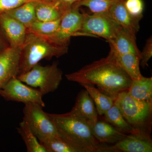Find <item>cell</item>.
<instances>
[{
    "label": "cell",
    "mask_w": 152,
    "mask_h": 152,
    "mask_svg": "<svg viewBox=\"0 0 152 152\" xmlns=\"http://www.w3.org/2000/svg\"><path fill=\"white\" fill-rule=\"evenodd\" d=\"M70 81L80 85H96L99 89L115 101L120 93L128 91L132 80L120 66L110 50L106 58L93 62L76 72L67 74Z\"/></svg>",
    "instance_id": "obj_1"
},
{
    "label": "cell",
    "mask_w": 152,
    "mask_h": 152,
    "mask_svg": "<svg viewBox=\"0 0 152 152\" xmlns=\"http://www.w3.org/2000/svg\"><path fill=\"white\" fill-rule=\"evenodd\" d=\"M48 114L62 138L83 152H101L102 146L93 136L89 125L86 120L69 112Z\"/></svg>",
    "instance_id": "obj_2"
},
{
    "label": "cell",
    "mask_w": 152,
    "mask_h": 152,
    "mask_svg": "<svg viewBox=\"0 0 152 152\" xmlns=\"http://www.w3.org/2000/svg\"><path fill=\"white\" fill-rule=\"evenodd\" d=\"M68 50V46L57 45L46 37L28 32L22 46L18 75L30 70L41 60L58 58Z\"/></svg>",
    "instance_id": "obj_3"
},
{
    "label": "cell",
    "mask_w": 152,
    "mask_h": 152,
    "mask_svg": "<svg viewBox=\"0 0 152 152\" xmlns=\"http://www.w3.org/2000/svg\"><path fill=\"white\" fill-rule=\"evenodd\" d=\"M115 102L129 124L147 132L151 120L152 102L137 100L127 91L119 94Z\"/></svg>",
    "instance_id": "obj_4"
},
{
    "label": "cell",
    "mask_w": 152,
    "mask_h": 152,
    "mask_svg": "<svg viewBox=\"0 0 152 152\" xmlns=\"http://www.w3.org/2000/svg\"><path fill=\"white\" fill-rule=\"evenodd\" d=\"M63 74L57 63L45 66L38 64L30 70L17 76V78L28 86L39 88L44 96L58 89L62 80Z\"/></svg>",
    "instance_id": "obj_5"
},
{
    "label": "cell",
    "mask_w": 152,
    "mask_h": 152,
    "mask_svg": "<svg viewBox=\"0 0 152 152\" xmlns=\"http://www.w3.org/2000/svg\"><path fill=\"white\" fill-rule=\"evenodd\" d=\"M81 28L75 36L91 34L98 36L110 42L116 36L121 27L107 12L88 15L83 13Z\"/></svg>",
    "instance_id": "obj_6"
},
{
    "label": "cell",
    "mask_w": 152,
    "mask_h": 152,
    "mask_svg": "<svg viewBox=\"0 0 152 152\" xmlns=\"http://www.w3.org/2000/svg\"><path fill=\"white\" fill-rule=\"evenodd\" d=\"M43 107L38 104H25L23 119L29 126L38 140L60 137L55 124L48 113L44 112Z\"/></svg>",
    "instance_id": "obj_7"
},
{
    "label": "cell",
    "mask_w": 152,
    "mask_h": 152,
    "mask_svg": "<svg viewBox=\"0 0 152 152\" xmlns=\"http://www.w3.org/2000/svg\"><path fill=\"white\" fill-rule=\"evenodd\" d=\"M0 95L6 100L37 104L43 107L45 106L40 91L21 81L17 76L13 77L0 88Z\"/></svg>",
    "instance_id": "obj_8"
},
{
    "label": "cell",
    "mask_w": 152,
    "mask_h": 152,
    "mask_svg": "<svg viewBox=\"0 0 152 152\" xmlns=\"http://www.w3.org/2000/svg\"><path fill=\"white\" fill-rule=\"evenodd\" d=\"M83 18V13L72 6L62 17L56 32L48 38L57 45L68 46L71 38L80 29Z\"/></svg>",
    "instance_id": "obj_9"
},
{
    "label": "cell",
    "mask_w": 152,
    "mask_h": 152,
    "mask_svg": "<svg viewBox=\"0 0 152 152\" xmlns=\"http://www.w3.org/2000/svg\"><path fill=\"white\" fill-rule=\"evenodd\" d=\"M103 152H152V142L147 132L140 131L127 135L111 147H104Z\"/></svg>",
    "instance_id": "obj_10"
},
{
    "label": "cell",
    "mask_w": 152,
    "mask_h": 152,
    "mask_svg": "<svg viewBox=\"0 0 152 152\" xmlns=\"http://www.w3.org/2000/svg\"><path fill=\"white\" fill-rule=\"evenodd\" d=\"M22 46H9L0 53V88L18 75Z\"/></svg>",
    "instance_id": "obj_11"
},
{
    "label": "cell",
    "mask_w": 152,
    "mask_h": 152,
    "mask_svg": "<svg viewBox=\"0 0 152 152\" xmlns=\"http://www.w3.org/2000/svg\"><path fill=\"white\" fill-rule=\"evenodd\" d=\"M0 27L10 46L21 47L27 34V28L18 21L6 13L0 14Z\"/></svg>",
    "instance_id": "obj_12"
},
{
    "label": "cell",
    "mask_w": 152,
    "mask_h": 152,
    "mask_svg": "<svg viewBox=\"0 0 152 152\" xmlns=\"http://www.w3.org/2000/svg\"><path fill=\"white\" fill-rule=\"evenodd\" d=\"M125 1V0H115L108 13L121 27L136 35L140 29V20L133 17L128 12Z\"/></svg>",
    "instance_id": "obj_13"
},
{
    "label": "cell",
    "mask_w": 152,
    "mask_h": 152,
    "mask_svg": "<svg viewBox=\"0 0 152 152\" xmlns=\"http://www.w3.org/2000/svg\"><path fill=\"white\" fill-rule=\"evenodd\" d=\"M69 113L84 119L89 125L93 124L98 121L96 106L86 89L79 93L75 106Z\"/></svg>",
    "instance_id": "obj_14"
},
{
    "label": "cell",
    "mask_w": 152,
    "mask_h": 152,
    "mask_svg": "<svg viewBox=\"0 0 152 152\" xmlns=\"http://www.w3.org/2000/svg\"><path fill=\"white\" fill-rule=\"evenodd\" d=\"M135 35L121 28L115 38L109 42L110 49L119 54L135 55L141 60V52L137 45Z\"/></svg>",
    "instance_id": "obj_15"
},
{
    "label": "cell",
    "mask_w": 152,
    "mask_h": 152,
    "mask_svg": "<svg viewBox=\"0 0 152 152\" xmlns=\"http://www.w3.org/2000/svg\"><path fill=\"white\" fill-rule=\"evenodd\" d=\"M89 126L93 136L99 143L115 144L127 135L120 132L106 121H98Z\"/></svg>",
    "instance_id": "obj_16"
},
{
    "label": "cell",
    "mask_w": 152,
    "mask_h": 152,
    "mask_svg": "<svg viewBox=\"0 0 152 152\" xmlns=\"http://www.w3.org/2000/svg\"><path fill=\"white\" fill-rule=\"evenodd\" d=\"M65 12L55 1L52 2L35 1L36 15L38 20L41 21L56 20L61 18Z\"/></svg>",
    "instance_id": "obj_17"
},
{
    "label": "cell",
    "mask_w": 152,
    "mask_h": 152,
    "mask_svg": "<svg viewBox=\"0 0 152 152\" xmlns=\"http://www.w3.org/2000/svg\"><path fill=\"white\" fill-rule=\"evenodd\" d=\"M111 50L115 53L120 66L132 80L143 77L140 68V58L133 54H119Z\"/></svg>",
    "instance_id": "obj_18"
},
{
    "label": "cell",
    "mask_w": 152,
    "mask_h": 152,
    "mask_svg": "<svg viewBox=\"0 0 152 152\" xmlns=\"http://www.w3.org/2000/svg\"><path fill=\"white\" fill-rule=\"evenodd\" d=\"M104 115L105 121L125 134H134L141 131L134 128L127 122L115 102L111 107Z\"/></svg>",
    "instance_id": "obj_19"
},
{
    "label": "cell",
    "mask_w": 152,
    "mask_h": 152,
    "mask_svg": "<svg viewBox=\"0 0 152 152\" xmlns=\"http://www.w3.org/2000/svg\"><path fill=\"white\" fill-rule=\"evenodd\" d=\"M132 97L140 101L152 102V77L144 76L140 80H132L127 91Z\"/></svg>",
    "instance_id": "obj_20"
},
{
    "label": "cell",
    "mask_w": 152,
    "mask_h": 152,
    "mask_svg": "<svg viewBox=\"0 0 152 152\" xmlns=\"http://www.w3.org/2000/svg\"><path fill=\"white\" fill-rule=\"evenodd\" d=\"M35 1L28 2L6 13L24 25L28 29L34 22L37 20Z\"/></svg>",
    "instance_id": "obj_21"
},
{
    "label": "cell",
    "mask_w": 152,
    "mask_h": 152,
    "mask_svg": "<svg viewBox=\"0 0 152 152\" xmlns=\"http://www.w3.org/2000/svg\"><path fill=\"white\" fill-rule=\"evenodd\" d=\"M94 101L98 114L104 115L113 106L115 100L96 88L93 85H81Z\"/></svg>",
    "instance_id": "obj_22"
},
{
    "label": "cell",
    "mask_w": 152,
    "mask_h": 152,
    "mask_svg": "<svg viewBox=\"0 0 152 152\" xmlns=\"http://www.w3.org/2000/svg\"><path fill=\"white\" fill-rule=\"evenodd\" d=\"M39 141L47 152H83L60 137L45 138L39 139Z\"/></svg>",
    "instance_id": "obj_23"
},
{
    "label": "cell",
    "mask_w": 152,
    "mask_h": 152,
    "mask_svg": "<svg viewBox=\"0 0 152 152\" xmlns=\"http://www.w3.org/2000/svg\"><path fill=\"white\" fill-rule=\"evenodd\" d=\"M18 130L24 142L27 152H47L24 120L20 123Z\"/></svg>",
    "instance_id": "obj_24"
},
{
    "label": "cell",
    "mask_w": 152,
    "mask_h": 152,
    "mask_svg": "<svg viewBox=\"0 0 152 152\" xmlns=\"http://www.w3.org/2000/svg\"><path fill=\"white\" fill-rule=\"evenodd\" d=\"M61 18L53 21H41L37 20L27 29L28 32L48 37L54 34L58 30Z\"/></svg>",
    "instance_id": "obj_25"
},
{
    "label": "cell",
    "mask_w": 152,
    "mask_h": 152,
    "mask_svg": "<svg viewBox=\"0 0 152 152\" xmlns=\"http://www.w3.org/2000/svg\"><path fill=\"white\" fill-rule=\"evenodd\" d=\"M115 0H80L73 5L79 8L83 6L88 8L93 13L107 12Z\"/></svg>",
    "instance_id": "obj_26"
},
{
    "label": "cell",
    "mask_w": 152,
    "mask_h": 152,
    "mask_svg": "<svg viewBox=\"0 0 152 152\" xmlns=\"http://www.w3.org/2000/svg\"><path fill=\"white\" fill-rule=\"evenodd\" d=\"M125 7L133 17L141 20L143 16L144 5L142 0H126Z\"/></svg>",
    "instance_id": "obj_27"
},
{
    "label": "cell",
    "mask_w": 152,
    "mask_h": 152,
    "mask_svg": "<svg viewBox=\"0 0 152 152\" xmlns=\"http://www.w3.org/2000/svg\"><path fill=\"white\" fill-rule=\"evenodd\" d=\"M37 0H0V14L6 13L25 3Z\"/></svg>",
    "instance_id": "obj_28"
},
{
    "label": "cell",
    "mask_w": 152,
    "mask_h": 152,
    "mask_svg": "<svg viewBox=\"0 0 152 152\" xmlns=\"http://www.w3.org/2000/svg\"><path fill=\"white\" fill-rule=\"evenodd\" d=\"M141 66L143 68L147 66L149 60L152 56V37L148 39L143 50L141 52Z\"/></svg>",
    "instance_id": "obj_29"
},
{
    "label": "cell",
    "mask_w": 152,
    "mask_h": 152,
    "mask_svg": "<svg viewBox=\"0 0 152 152\" xmlns=\"http://www.w3.org/2000/svg\"><path fill=\"white\" fill-rule=\"evenodd\" d=\"M80 1V0H56L54 1L63 10L66 11L70 8L75 3Z\"/></svg>",
    "instance_id": "obj_30"
},
{
    "label": "cell",
    "mask_w": 152,
    "mask_h": 152,
    "mask_svg": "<svg viewBox=\"0 0 152 152\" xmlns=\"http://www.w3.org/2000/svg\"><path fill=\"white\" fill-rule=\"evenodd\" d=\"M9 46H10V45H7L3 37L0 34V53Z\"/></svg>",
    "instance_id": "obj_31"
},
{
    "label": "cell",
    "mask_w": 152,
    "mask_h": 152,
    "mask_svg": "<svg viewBox=\"0 0 152 152\" xmlns=\"http://www.w3.org/2000/svg\"><path fill=\"white\" fill-rule=\"evenodd\" d=\"M40 1L45 2H52L56 0H37Z\"/></svg>",
    "instance_id": "obj_32"
}]
</instances>
